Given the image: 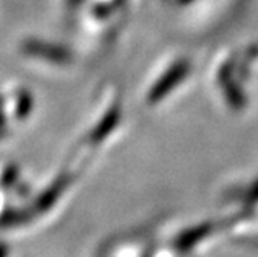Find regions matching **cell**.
<instances>
[{
	"instance_id": "cell-1",
	"label": "cell",
	"mask_w": 258,
	"mask_h": 257,
	"mask_svg": "<svg viewBox=\"0 0 258 257\" xmlns=\"http://www.w3.org/2000/svg\"><path fill=\"white\" fill-rule=\"evenodd\" d=\"M22 52L31 55V56H40V58H46L45 61H50L54 64H68L72 61V53L68 50L62 48L59 45H53L48 42H42L37 39H30L22 43Z\"/></svg>"
}]
</instances>
